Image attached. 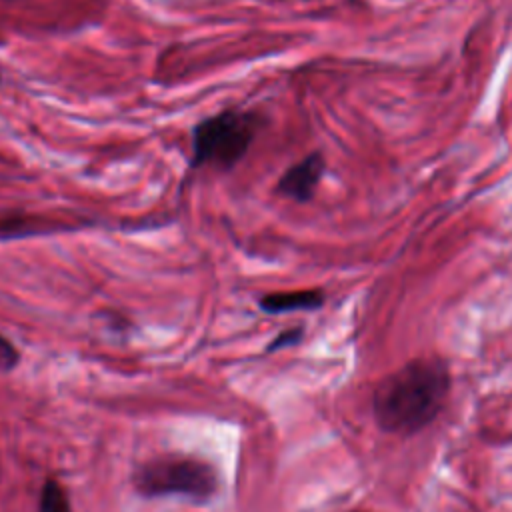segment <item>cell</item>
<instances>
[{
  "mask_svg": "<svg viewBox=\"0 0 512 512\" xmlns=\"http://www.w3.org/2000/svg\"><path fill=\"white\" fill-rule=\"evenodd\" d=\"M448 390L450 372L444 362L436 358L412 360L376 386L374 420L388 434H414L438 416Z\"/></svg>",
  "mask_w": 512,
  "mask_h": 512,
  "instance_id": "6da1fadb",
  "label": "cell"
},
{
  "mask_svg": "<svg viewBox=\"0 0 512 512\" xmlns=\"http://www.w3.org/2000/svg\"><path fill=\"white\" fill-rule=\"evenodd\" d=\"M262 118L250 110L226 108L192 128V168L232 170L254 142Z\"/></svg>",
  "mask_w": 512,
  "mask_h": 512,
  "instance_id": "7a4b0ae2",
  "label": "cell"
},
{
  "mask_svg": "<svg viewBox=\"0 0 512 512\" xmlns=\"http://www.w3.org/2000/svg\"><path fill=\"white\" fill-rule=\"evenodd\" d=\"M134 488L144 496H186L206 502L218 488L216 470L194 458H160L134 472Z\"/></svg>",
  "mask_w": 512,
  "mask_h": 512,
  "instance_id": "3957f363",
  "label": "cell"
},
{
  "mask_svg": "<svg viewBox=\"0 0 512 512\" xmlns=\"http://www.w3.org/2000/svg\"><path fill=\"white\" fill-rule=\"evenodd\" d=\"M324 174V158L318 152L308 154L300 162L292 164L276 182V192L294 200V202H308Z\"/></svg>",
  "mask_w": 512,
  "mask_h": 512,
  "instance_id": "277c9868",
  "label": "cell"
},
{
  "mask_svg": "<svg viewBox=\"0 0 512 512\" xmlns=\"http://www.w3.org/2000/svg\"><path fill=\"white\" fill-rule=\"evenodd\" d=\"M324 304V294L320 290H290L274 292L260 298L258 306L266 314H286L296 310H316Z\"/></svg>",
  "mask_w": 512,
  "mask_h": 512,
  "instance_id": "5b68a950",
  "label": "cell"
},
{
  "mask_svg": "<svg viewBox=\"0 0 512 512\" xmlns=\"http://www.w3.org/2000/svg\"><path fill=\"white\" fill-rule=\"evenodd\" d=\"M38 512H70L68 496L58 480L48 478L40 490Z\"/></svg>",
  "mask_w": 512,
  "mask_h": 512,
  "instance_id": "8992f818",
  "label": "cell"
},
{
  "mask_svg": "<svg viewBox=\"0 0 512 512\" xmlns=\"http://www.w3.org/2000/svg\"><path fill=\"white\" fill-rule=\"evenodd\" d=\"M18 360H20V354L14 348V344L0 334V372L12 370L18 364Z\"/></svg>",
  "mask_w": 512,
  "mask_h": 512,
  "instance_id": "52a82bcc",
  "label": "cell"
},
{
  "mask_svg": "<svg viewBox=\"0 0 512 512\" xmlns=\"http://www.w3.org/2000/svg\"><path fill=\"white\" fill-rule=\"evenodd\" d=\"M302 338V328H290L280 332L270 344H268V352H274L278 348H286V346H294L296 342H300Z\"/></svg>",
  "mask_w": 512,
  "mask_h": 512,
  "instance_id": "ba28073f",
  "label": "cell"
}]
</instances>
